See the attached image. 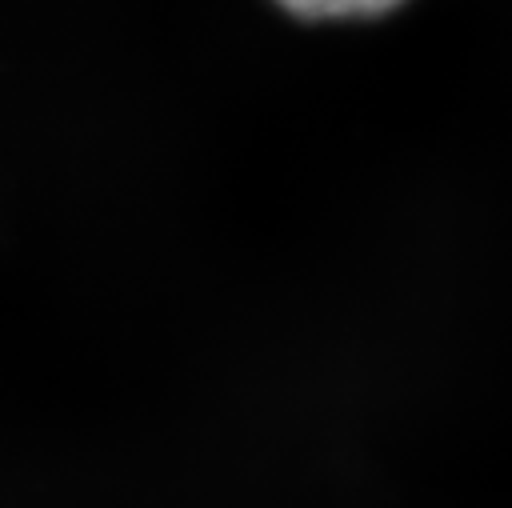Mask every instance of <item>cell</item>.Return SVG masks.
<instances>
[{
    "instance_id": "1",
    "label": "cell",
    "mask_w": 512,
    "mask_h": 508,
    "mask_svg": "<svg viewBox=\"0 0 512 508\" xmlns=\"http://www.w3.org/2000/svg\"><path fill=\"white\" fill-rule=\"evenodd\" d=\"M276 4L304 20H352V16H380L400 0H276Z\"/></svg>"
}]
</instances>
